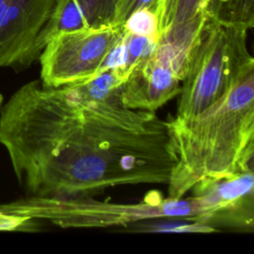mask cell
<instances>
[{
	"mask_svg": "<svg viewBox=\"0 0 254 254\" xmlns=\"http://www.w3.org/2000/svg\"><path fill=\"white\" fill-rule=\"evenodd\" d=\"M0 143L28 195L92 196L120 186L167 185L176 164L168 121L126 107L119 90L85 96L40 79L0 108Z\"/></svg>",
	"mask_w": 254,
	"mask_h": 254,
	"instance_id": "1",
	"label": "cell"
},
{
	"mask_svg": "<svg viewBox=\"0 0 254 254\" xmlns=\"http://www.w3.org/2000/svg\"><path fill=\"white\" fill-rule=\"evenodd\" d=\"M168 125L177 158L168 197H184L204 179L254 171V70L198 115Z\"/></svg>",
	"mask_w": 254,
	"mask_h": 254,
	"instance_id": "2",
	"label": "cell"
},
{
	"mask_svg": "<svg viewBox=\"0 0 254 254\" xmlns=\"http://www.w3.org/2000/svg\"><path fill=\"white\" fill-rule=\"evenodd\" d=\"M0 211L27 216L62 228L127 226L154 219L200 221L204 210L194 197L171 198L150 193L139 202H113L91 196H35L1 204Z\"/></svg>",
	"mask_w": 254,
	"mask_h": 254,
	"instance_id": "3",
	"label": "cell"
},
{
	"mask_svg": "<svg viewBox=\"0 0 254 254\" xmlns=\"http://www.w3.org/2000/svg\"><path fill=\"white\" fill-rule=\"evenodd\" d=\"M247 32L208 18L182 81L174 118L198 115L254 70V59L247 48Z\"/></svg>",
	"mask_w": 254,
	"mask_h": 254,
	"instance_id": "4",
	"label": "cell"
},
{
	"mask_svg": "<svg viewBox=\"0 0 254 254\" xmlns=\"http://www.w3.org/2000/svg\"><path fill=\"white\" fill-rule=\"evenodd\" d=\"M122 33V25H117L57 34L39 57L40 80L45 85L60 87L93 78L101 71L106 57Z\"/></svg>",
	"mask_w": 254,
	"mask_h": 254,
	"instance_id": "5",
	"label": "cell"
},
{
	"mask_svg": "<svg viewBox=\"0 0 254 254\" xmlns=\"http://www.w3.org/2000/svg\"><path fill=\"white\" fill-rule=\"evenodd\" d=\"M59 0H0V67L21 71L39 60L42 34Z\"/></svg>",
	"mask_w": 254,
	"mask_h": 254,
	"instance_id": "6",
	"label": "cell"
},
{
	"mask_svg": "<svg viewBox=\"0 0 254 254\" xmlns=\"http://www.w3.org/2000/svg\"><path fill=\"white\" fill-rule=\"evenodd\" d=\"M204 210L200 224L244 231L254 228V171L204 179L191 190Z\"/></svg>",
	"mask_w": 254,
	"mask_h": 254,
	"instance_id": "7",
	"label": "cell"
},
{
	"mask_svg": "<svg viewBox=\"0 0 254 254\" xmlns=\"http://www.w3.org/2000/svg\"><path fill=\"white\" fill-rule=\"evenodd\" d=\"M181 82L170 69L148 56L120 85L119 97L126 107L156 112L179 95Z\"/></svg>",
	"mask_w": 254,
	"mask_h": 254,
	"instance_id": "8",
	"label": "cell"
},
{
	"mask_svg": "<svg viewBox=\"0 0 254 254\" xmlns=\"http://www.w3.org/2000/svg\"><path fill=\"white\" fill-rule=\"evenodd\" d=\"M117 4L118 0H59L42 34V48L62 32L117 26Z\"/></svg>",
	"mask_w": 254,
	"mask_h": 254,
	"instance_id": "9",
	"label": "cell"
},
{
	"mask_svg": "<svg viewBox=\"0 0 254 254\" xmlns=\"http://www.w3.org/2000/svg\"><path fill=\"white\" fill-rule=\"evenodd\" d=\"M205 12L211 21L225 26L247 31L254 26V0H209Z\"/></svg>",
	"mask_w": 254,
	"mask_h": 254,
	"instance_id": "10",
	"label": "cell"
},
{
	"mask_svg": "<svg viewBox=\"0 0 254 254\" xmlns=\"http://www.w3.org/2000/svg\"><path fill=\"white\" fill-rule=\"evenodd\" d=\"M127 33L157 41L159 36V15L154 6L143 7L132 12L122 24Z\"/></svg>",
	"mask_w": 254,
	"mask_h": 254,
	"instance_id": "11",
	"label": "cell"
},
{
	"mask_svg": "<svg viewBox=\"0 0 254 254\" xmlns=\"http://www.w3.org/2000/svg\"><path fill=\"white\" fill-rule=\"evenodd\" d=\"M209 0H173L165 20L159 27V33L170 26L187 22L193 17L206 13Z\"/></svg>",
	"mask_w": 254,
	"mask_h": 254,
	"instance_id": "12",
	"label": "cell"
},
{
	"mask_svg": "<svg viewBox=\"0 0 254 254\" xmlns=\"http://www.w3.org/2000/svg\"><path fill=\"white\" fill-rule=\"evenodd\" d=\"M35 222L27 216L16 215L0 211V231H27L32 230Z\"/></svg>",
	"mask_w": 254,
	"mask_h": 254,
	"instance_id": "13",
	"label": "cell"
},
{
	"mask_svg": "<svg viewBox=\"0 0 254 254\" xmlns=\"http://www.w3.org/2000/svg\"><path fill=\"white\" fill-rule=\"evenodd\" d=\"M159 0H118L116 10V25H122L125 19L135 10L143 7L154 6L158 11Z\"/></svg>",
	"mask_w": 254,
	"mask_h": 254,
	"instance_id": "14",
	"label": "cell"
},
{
	"mask_svg": "<svg viewBox=\"0 0 254 254\" xmlns=\"http://www.w3.org/2000/svg\"><path fill=\"white\" fill-rule=\"evenodd\" d=\"M173 0H159L158 3V14H159V27L161 23L165 20L169 9L171 7Z\"/></svg>",
	"mask_w": 254,
	"mask_h": 254,
	"instance_id": "15",
	"label": "cell"
}]
</instances>
